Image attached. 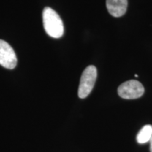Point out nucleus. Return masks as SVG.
I'll list each match as a JSON object with an SVG mask.
<instances>
[{
  "label": "nucleus",
  "instance_id": "obj_2",
  "mask_svg": "<svg viewBox=\"0 0 152 152\" xmlns=\"http://www.w3.org/2000/svg\"><path fill=\"white\" fill-rule=\"evenodd\" d=\"M97 77V71L94 66H89L85 68L81 75L78 88V96L80 99L86 98L92 89Z\"/></svg>",
  "mask_w": 152,
  "mask_h": 152
},
{
  "label": "nucleus",
  "instance_id": "obj_4",
  "mask_svg": "<svg viewBox=\"0 0 152 152\" xmlns=\"http://www.w3.org/2000/svg\"><path fill=\"white\" fill-rule=\"evenodd\" d=\"M0 65L7 69H14L17 65V57L14 50L2 39H0Z\"/></svg>",
  "mask_w": 152,
  "mask_h": 152
},
{
  "label": "nucleus",
  "instance_id": "obj_7",
  "mask_svg": "<svg viewBox=\"0 0 152 152\" xmlns=\"http://www.w3.org/2000/svg\"><path fill=\"white\" fill-rule=\"evenodd\" d=\"M150 151H151V152H152V137L151 140H150Z\"/></svg>",
  "mask_w": 152,
  "mask_h": 152
},
{
  "label": "nucleus",
  "instance_id": "obj_3",
  "mask_svg": "<svg viewBox=\"0 0 152 152\" xmlns=\"http://www.w3.org/2000/svg\"><path fill=\"white\" fill-rule=\"evenodd\" d=\"M144 86L141 83L134 80L125 82L118 88V93L121 98L125 99H135L143 95Z\"/></svg>",
  "mask_w": 152,
  "mask_h": 152
},
{
  "label": "nucleus",
  "instance_id": "obj_1",
  "mask_svg": "<svg viewBox=\"0 0 152 152\" xmlns=\"http://www.w3.org/2000/svg\"><path fill=\"white\" fill-rule=\"evenodd\" d=\"M44 28L53 38L61 37L64 33V23L59 15L50 7H45L42 12Z\"/></svg>",
  "mask_w": 152,
  "mask_h": 152
},
{
  "label": "nucleus",
  "instance_id": "obj_6",
  "mask_svg": "<svg viewBox=\"0 0 152 152\" xmlns=\"http://www.w3.org/2000/svg\"><path fill=\"white\" fill-rule=\"evenodd\" d=\"M152 137V126L151 125H144L137 135V141L139 144L149 142Z\"/></svg>",
  "mask_w": 152,
  "mask_h": 152
},
{
  "label": "nucleus",
  "instance_id": "obj_5",
  "mask_svg": "<svg viewBox=\"0 0 152 152\" xmlns=\"http://www.w3.org/2000/svg\"><path fill=\"white\" fill-rule=\"evenodd\" d=\"M106 8L111 16L121 17L126 12L128 0H106Z\"/></svg>",
  "mask_w": 152,
  "mask_h": 152
}]
</instances>
